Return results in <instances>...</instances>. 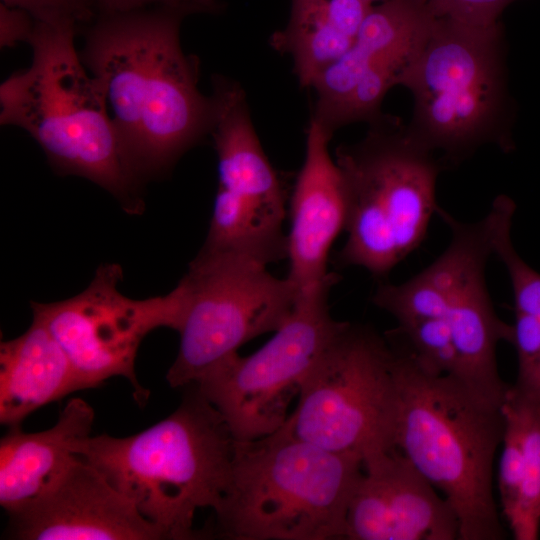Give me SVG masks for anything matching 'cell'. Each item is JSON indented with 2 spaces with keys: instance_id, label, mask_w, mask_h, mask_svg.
<instances>
[{
  "instance_id": "9a60e30c",
  "label": "cell",
  "mask_w": 540,
  "mask_h": 540,
  "mask_svg": "<svg viewBox=\"0 0 540 540\" xmlns=\"http://www.w3.org/2000/svg\"><path fill=\"white\" fill-rule=\"evenodd\" d=\"M20 540H160L163 532L80 456L45 495L10 515Z\"/></svg>"
},
{
  "instance_id": "9c48e42d",
  "label": "cell",
  "mask_w": 540,
  "mask_h": 540,
  "mask_svg": "<svg viewBox=\"0 0 540 540\" xmlns=\"http://www.w3.org/2000/svg\"><path fill=\"white\" fill-rule=\"evenodd\" d=\"M176 287L180 342L166 374L173 388L196 383L250 340L278 330L298 300L291 281L268 266L202 249Z\"/></svg>"
},
{
  "instance_id": "44dd1931",
  "label": "cell",
  "mask_w": 540,
  "mask_h": 540,
  "mask_svg": "<svg viewBox=\"0 0 540 540\" xmlns=\"http://www.w3.org/2000/svg\"><path fill=\"white\" fill-rule=\"evenodd\" d=\"M505 403L516 414L522 435V485L507 520L516 540H536L540 530V403L509 387Z\"/></svg>"
},
{
  "instance_id": "ac0fdd59",
  "label": "cell",
  "mask_w": 540,
  "mask_h": 540,
  "mask_svg": "<svg viewBox=\"0 0 540 540\" xmlns=\"http://www.w3.org/2000/svg\"><path fill=\"white\" fill-rule=\"evenodd\" d=\"M95 414L71 399L49 429L25 433L9 428L0 442V505L16 514L51 490L77 459L78 443L91 436Z\"/></svg>"
},
{
  "instance_id": "f546056e",
  "label": "cell",
  "mask_w": 540,
  "mask_h": 540,
  "mask_svg": "<svg viewBox=\"0 0 540 540\" xmlns=\"http://www.w3.org/2000/svg\"><path fill=\"white\" fill-rule=\"evenodd\" d=\"M369 1L370 3H373V2H376V1H385V0H367Z\"/></svg>"
},
{
  "instance_id": "3957f363",
  "label": "cell",
  "mask_w": 540,
  "mask_h": 540,
  "mask_svg": "<svg viewBox=\"0 0 540 540\" xmlns=\"http://www.w3.org/2000/svg\"><path fill=\"white\" fill-rule=\"evenodd\" d=\"M392 349L399 397L395 448L452 506L459 539H504L493 492L505 431L502 406L428 370L408 344Z\"/></svg>"
},
{
  "instance_id": "603a6c76",
  "label": "cell",
  "mask_w": 540,
  "mask_h": 540,
  "mask_svg": "<svg viewBox=\"0 0 540 540\" xmlns=\"http://www.w3.org/2000/svg\"><path fill=\"white\" fill-rule=\"evenodd\" d=\"M396 333L404 338L418 360L428 370L462 381L460 355L445 319L427 318L412 321L398 325Z\"/></svg>"
},
{
  "instance_id": "7402d4cb",
  "label": "cell",
  "mask_w": 540,
  "mask_h": 540,
  "mask_svg": "<svg viewBox=\"0 0 540 540\" xmlns=\"http://www.w3.org/2000/svg\"><path fill=\"white\" fill-rule=\"evenodd\" d=\"M514 202L506 196L497 197L489 211L492 219L493 255L504 264L510 278L515 312L540 319V273L530 267L517 253L511 239Z\"/></svg>"
},
{
  "instance_id": "7c38bea8",
  "label": "cell",
  "mask_w": 540,
  "mask_h": 540,
  "mask_svg": "<svg viewBox=\"0 0 540 540\" xmlns=\"http://www.w3.org/2000/svg\"><path fill=\"white\" fill-rule=\"evenodd\" d=\"M455 252V270L443 319L449 325L462 365V381L481 399L502 406L509 385L500 378L496 349L512 344L513 325L496 314L485 271L493 255L492 226L485 216L477 222L447 221Z\"/></svg>"
},
{
  "instance_id": "4316f807",
  "label": "cell",
  "mask_w": 540,
  "mask_h": 540,
  "mask_svg": "<svg viewBox=\"0 0 540 540\" xmlns=\"http://www.w3.org/2000/svg\"><path fill=\"white\" fill-rule=\"evenodd\" d=\"M373 5L367 0H325L329 19L343 33L356 38Z\"/></svg>"
},
{
  "instance_id": "f1b7e54d",
  "label": "cell",
  "mask_w": 540,
  "mask_h": 540,
  "mask_svg": "<svg viewBox=\"0 0 540 540\" xmlns=\"http://www.w3.org/2000/svg\"><path fill=\"white\" fill-rule=\"evenodd\" d=\"M512 388L522 395L540 403V364L531 383L524 389Z\"/></svg>"
},
{
  "instance_id": "5bb4252c",
  "label": "cell",
  "mask_w": 540,
  "mask_h": 540,
  "mask_svg": "<svg viewBox=\"0 0 540 540\" xmlns=\"http://www.w3.org/2000/svg\"><path fill=\"white\" fill-rule=\"evenodd\" d=\"M310 119L305 157L289 202V272L298 300L328 297L339 276L327 268L330 249L345 230L347 199L341 170L329 152L332 138Z\"/></svg>"
},
{
  "instance_id": "5b68a950",
  "label": "cell",
  "mask_w": 540,
  "mask_h": 540,
  "mask_svg": "<svg viewBox=\"0 0 540 540\" xmlns=\"http://www.w3.org/2000/svg\"><path fill=\"white\" fill-rule=\"evenodd\" d=\"M500 22L472 26L434 18L397 85L413 96L407 125L421 145L458 164L484 145L513 149V106Z\"/></svg>"
},
{
  "instance_id": "cb8c5ba5",
  "label": "cell",
  "mask_w": 540,
  "mask_h": 540,
  "mask_svg": "<svg viewBox=\"0 0 540 540\" xmlns=\"http://www.w3.org/2000/svg\"><path fill=\"white\" fill-rule=\"evenodd\" d=\"M435 18L472 26H491L507 6L516 0H422Z\"/></svg>"
},
{
  "instance_id": "8fae6325",
  "label": "cell",
  "mask_w": 540,
  "mask_h": 540,
  "mask_svg": "<svg viewBox=\"0 0 540 540\" xmlns=\"http://www.w3.org/2000/svg\"><path fill=\"white\" fill-rule=\"evenodd\" d=\"M122 277L120 265L103 264L81 293L52 303L32 301L31 308L63 348L81 390L121 376L141 402L148 392L135 374L138 348L157 328L177 330L180 293L175 287L166 295L132 299L119 290Z\"/></svg>"
},
{
  "instance_id": "83f0119b",
  "label": "cell",
  "mask_w": 540,
  "mask_h": 540,
  "mask_svg": "<svg viewBox=\"0 0 540 540\" xmlns=\"http://www.w3.org/2000/svg\"><path fill=\"white\" fill-rule=\"evenodd\" d=\"M35 19L25 10L0 2V46L12 47L27 42L34 29Z\"/></svg>"
},
{
  "instance_id": "7a4b0ae2",
  "label": "cell",
  "mask_w": 540,
  "mask_h": 540,
  "mask_svg": "<svg viewBox=\"0 0 540 540\" xmlns=\"http://www.w3.org/2000/svg\"><path fill=\"white\" fill-rule=\"evenodd\" d=\"M78 24L35 20L28 69L0 86V123L25 130L61 175L86 178L129 214L142 212L143 181L113 125L104 94L75 47Z\"/></svg>"
},
{
  "instance_id": "484cf974",
  "label": "cell",
  "mask_w": 540,
  "mask_h": 540,
  "mask_svg": "<svg viewBox=\"0 0 540 540\" xmlns=\"http://www.w3.org/2000/svg\"><path fill=\"white\" fill-rule=\"evenodd\" d=\"M98 14L123 13L140 9L166 7L186 16L220 11V0H91Z\"/></svg>"
},
{
  "instance_id": "277c9868",
  "label": "cell",
  "mask_w": 540,
  "mask_h": 540,
  "mask_svg": "<svg viewBox=\"0 0 540 540\" xmlns=\"http://www.w3.org/2000/svg\"><path fill=\"white\" fill-rule=\"evenodd\" d=\"M192 386L179 407L151 427L124 438L89 436L75 451L165 539L199 538L197 510L215 511L231 476L236 439L218 410Z\"/></svg>"
},
{
  "instance_id": "d4e9b609",
  "label": "cell",
  "mask_w": 540,
  "mask_h": 540,
  "mask_svg": "<svg viewBox=\"0 0 540 540\" xmlns=\"http://www.w3.org/2000/svg\"><path fill=\"white\" fill-rule=\"evenodd\" d=\"M1 3L27 11L35 20H71L89 24L97 16L91 0H1Z\"/></svg>"
},
{
  "instance_id": "ffe728a7",
  "label": "cell",
  "mask_w": 540,
  "mask_h": 540,
  "mask_svg": "<svg viewBox=\"0 0 540 540\" xmlns=\"http://www.w3.org/2000/svg\"><path fill=\"white\" fill-rule=\"evenodd\" d=\"M354 41L329 19L325 0H292L288 24L272 35L270 43L291 57L299 84L311 88Z\"/></svg>"
},
{
  "instance_id": "ba28073f",
  "label": "cell",
  "mask_w": 540,
  "mask_h": 540,
  "mask_svg": "<svg viewBox=\"0 0 540 540\" xmlns=\"http://www.w3.org/2000/svg\"><path fill=\"white\" fill-rule=\"evenodd\" d=\"M398 403L392 346L372 328L348 322L308 372L284 425L364 464L395 449Z\"/></svg>"
},
{
  "instance_id": "6da1fadb",
  "label": "cell",
  "mask_w": 540,
  "mask_h": 540,
  "mask_svg": "<svg viewBox=\"0 0 540 540\" xmlns=\"http://www.w3.org/2000/svg\"><path fill=\"white\" fill-rule=\"evenodd\" d=\"M184 17L166 7L98 14L79 52L143 182L170 170L214 121V98L198 87L199 61L181 45Z\"/></svg>"
},
{
  "instance_id": "2e32d148",
  "label": "cell",
  "mask_w": 540,
  "mask_h": 540,
  "mask_svg": "<svg viewBox=\"0 0 540 540\" xmlns=\"http://www.w3.org/2000/svg\"><path fill=\"white\" fill-rule=\"evenodd\" d=\"M211 94L215 115L210 135L218 160V189L271 227L283 230L287 193L262 148L243 88L215 76Z\"/></svg>"
},
{
  "instance_id": "8992f818",
  "label": "cell",
  "mask_w": 540,
  "mask_h": 540,
  "mask_svg": "<svg viewBox=\"0 0 540 540\" xmlns=\"http://www.w3.org/2000/svg\"><path fill=\"white\" fill-rule=\"evenodd\" d=\"M363 460L299 439L283 425L235 442L227 490L214 511L236 540L345 539L346 514Z\"/></svg>"
},
{
  "instance_id": "30bf717a",
  "label": "cell",
  "mask_w": 540,
  "mask_h": 540,
  "mask_svg": "<svg viewBox=\"0 0 540 540\" xmlns=\"http://www.w3.org/2000/svg\"><path fill=\"white\" fill-rule=\"evenodd\" d=\"M347 323L331 317L328 297L299 300L261 348L236 354L194 384L236 440L267 436L284 425L308 372Z\"/></svg>"
},
{
  "instance_id": "e0dca14e",
  "label": "cell",
  "mask_w": 540,
  "mask_h": 540,
  "mask_svg": "<svg viewBox=\"0 0 540 540\" xmlns=\"http://www.w3.org/2000/svg\"><path fill=\"white\" fill-rule=\"evenodd\" d=\"M434 18L422 0L373 6L350 49L314 81L311 118L325 126L363 76L385 63L408 61Z\"/></svg>"
},
{
  "instance_id": "52a82bcc",
  "label": "cell",
  "mask_w": 540,
  "mask_h": 540,
  "mask_svg": "<svg viewBox=\"0 0 540 540\" xmlns=\"http://www.w3.org/2000/svg\"><path fill=\"white\" fill-rule=\"evenodd\" d=\"M368 124L361 140L336 149L347 199V239L337 257L383 278L425 239L444 165L398 117L381 113Z\"/></svg>"
},
{
  "instance_id": "4fadbf2b",
  "label": "cell",
  "mask_w": 540,
  "mask_h": 540,
  "mask_svg": "<svg viewBox=\"0 0 540 540\" xmlns=\"http://www.w3.org/2000/svg\"><path fill=\"white\" fill-rule=\"evenodd\" d=\"M345 539L454 540L458 517L396 448L363 464L349 501Z\"/></svg>"
},
{
  "instance_id": "d6986e66",
  "label": "cell",
  "mask_w": 540,
  "mask_h": 540,
  "mask_svg": "<svg viewBox=\"0 0 540 540\" xmlns=\"http://www.w3.org/2000/svg\"><path fill=\"white\" fill-rule=\"evenodd\" d=\"M81 390L63 348L46 325L30 327L0 347V422L20 427L35 410Z\"/></svg>"
}]
</instances>
